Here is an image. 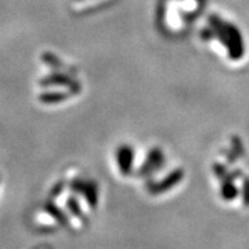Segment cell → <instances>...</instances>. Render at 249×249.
Returning a JSON list of instances; mask_svg holds the SVG:
<instances>
[{"label":"cell","instance_id":"3","mask_svg":"<svg viewBox=\"0 0 249 249\" xmlns=\"http://www.w3.org/2000/svg\"><path fill=\"white\" fill-rule=\"evenodd\" d=\"M242 202L245 206H249V178L244 181L242 186Z\"/></svg>","mask_w":249,"mask_h":249},{"label":"cell","instance_id":"1","mask_svg":"<svg viewBox=\"0 0 249 249\" xmlns=\"http://www.w3.org/2000/svg\"><path fill=\"white\" fill-rule=\"evenodd\" d=\"M181 178H183V172H181V170H175V172H172V173H170L169 176L165 178V180H162L160 183L155 184V186H152L151 188H150V191H151L152 194H160V193H165V191L170 190L173 186L178 184V183L181 181Z\"/></svg>","mask_w":249,"mask_h":249},{"label":"cell","instance_id":"2","mask_svg":"<svg viewBox=\"0 0 249 249\" xmlns=\"http://www.w3.org/2000/svg\"><path fill=\"white\" fill-rule=\"evenodd\" d=\"M220 194H222L223 199L224 201H232L235 196H238V188L234 186L232 180L227 178L223 184L222 190H220Z\"/></svg>","mask_w":249,"mask_h":249}]
</instances>
